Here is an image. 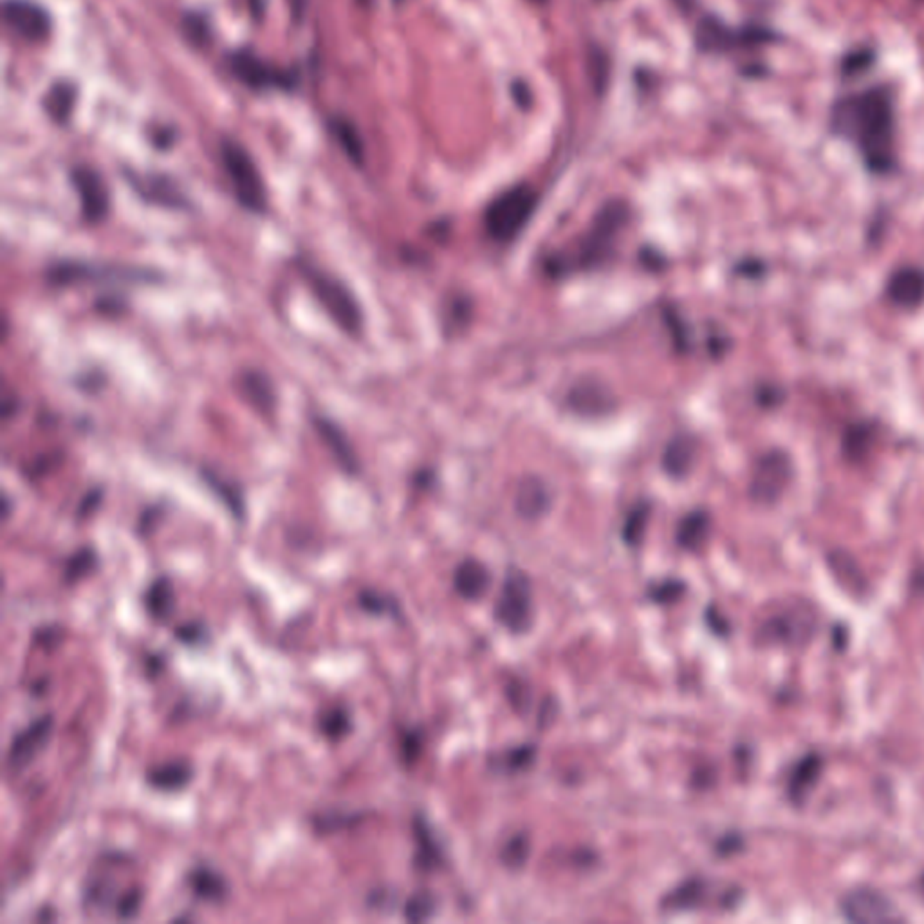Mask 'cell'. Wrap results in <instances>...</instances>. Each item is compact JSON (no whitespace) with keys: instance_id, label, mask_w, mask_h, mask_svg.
<instances>
[{"instance_id":"35","label":"cell","mask_w":924,"mask_h":924,"mask_svg":"<svg viewBox=\"0 0 924 924\" xmlns=\"http://www.w3.org/2000/svg\"><path fill=\"white\" fill-rule=\"evenodd\" d=\"M202 475H204L206 484L226 504V507L231 513H234L239 520H243V516H244V502H243V495L239 493V490L235 486H231L229 483L219 479L217 475L210 474V472H204Z\"/></svg>"},{"instance_id":"40","label":"cell","mask_w":924,"mask_h":924,"mask_svg":"<svg viewBox=\"0 0 924 924\" xmlns=\"http://www.w3.org/2000/svg\"><path fill=\"white\" fill-rule=\"evenodd\" d=\"M648 515H650V507L647 504H639L629 513L625 525H623V538L627 544L638 546L641 542L647 522H648Z\"/></svg>"},{"instance_id":"32","label":"cell","mask_w":924,"mask_h":924,"mask_svg":"<svg viewBox=\"0 0 924 924\" xmlns=\"http://www.w3.org/2000/svg\"><path fill=\"white\" fill-rule=\"evenodd\" d=\"M414 834L417 839V853H416V860H414L416 867L421 870L435 869L441 863L439 846H437L435 839L432 837L428 825L421 818H416V821H414Z\"/></svg>"},{"instance_id":"49","label":"cell","mask_w":924,"mask_h":924,"mask_svg":"<svg viewBox=\"0 0 924 924\" xmlns=\"http://www.w3.org/2000/svg\"><path fill=\"white\" fill-rule=\"evenodd\" d=\"M163 666H165V659H163V656H160V654L150 656V657L146 659V672H148V675H150V677H152V675H158V673L163 670Z\"/></svg>"},{"instance_id":"14","label":"cell","mask_w":924,"mask_h":924,"mask_svg":"<svg viewBox=\"0 0 924 924\" xmlns=\"http://www.w3.org/2000/svg\"><path fill=\"white\" fill-rule=\"evenodd\" d=\"M845 917L854 922H888L897 919L895 906L887 895L872 888H858L841 901Z\"/></svg>"},{"instance_id":"26","label":"cell","mask_w":924,"mask_h":924,"mask_svg":"<svg viewBox=\"0 0 924 924\" xmlns=\"http://www.w3.org/2000/svg\"><path fill=\"white\" fill-rule=\"evenodd\" d=\"M329 130H331L333 137L336 139L338 146L342 148V152L347 156V160L356 167H363L365 146H363V139H361L358 128L343 118H333L329 123Z\"/></svg>"},{"instance_id":"36","label":"cell","mask_w":924,"mask_h":924,"mask_svg":"<svg viewBox=\"0 0 924 924\" xmlns=\"http://www.w3.org/2000/svg\"><path fill=\"white\" fill-rule=\"evenodd\" d=\"M529 854H531V841H529V836L524 834V832H518L515 836H511L507 839V843L504 845L502 849V854H500V860L502 863L511 869V870H520L527 860H529Z\"/></svg>"},{"instance_id":"45","label":"cell","mask_w":924,"mask_h":924,"mask_svg":"<svg viewBox=\"0 0 924 924\" xmlns=\"http://www.w3.org/2000/svg\"><path fill=\"white\" fill-rule=\"evenodd\" d=\"M507 697L511 699V705L515 710L522 712L529 708V688L520 681H511L507 686Z\"/></svg>"},{"instance_id":"38","label":"cell","mask_w":924,"mask_h":924,"mask_svg":"<svg viewBox=\"0 0 924 924\" xmlns=\"http://www.w3.org/2000/svg\"><path fill=\"white\" fill-rule=\"evenodd\" d=\"M358 605L361 610H365L372 615H398L400 614V605L396 603V599L379 590H361L358 594Z\"/></svg>"},{"instance_id":"27","label":"cell","mask_w":924,"mask_h":924,"mask_svg":"<svg viewBox=\"0 0 924 924\" xmlns=\"http://www.w3.org/2000/svg\"><path fill=\"white\" fill-rule=\"evenodd\" d=\"M710 516L705 511H693L686 515L677 527V544L682 549L696 551L708 538Z\"/></svg>"},{"instance_id":"4","label":"cell","mask_w":924,"mask_h":924,"mask_svg":"<svg viewBox=\"0 0 924 924\" xmlns=\"http://www.w3.org/2000/svg\"><path fill=\"white\" fill-rule=\"evenodd\" d=\"M220 161L239 204L252 213H266V185L248 150L234 139H224L220 143Z\"/></svg>"},{"instance_id":"5","label":"cell","mask_w":924,"mask_h":924,"mask_svg":"<svg viewBox=\"0 0 924 924\" xmlns=\"http://www.w3.org/2000/svg\"><path fill=\"white\" fill-rule=\"evenodd\" d=\"M536 204L538 195L527 185L504 192L486 210L484 224L488 234L499 243L513 241L529 222Z\"/></svg>"},{"instance_id":"16","label":"cell","mask_w":924,"mask_h":924,"mask_svg":"<svg viewBox=\"0 0 924 924\" xmlns=\"http://www.w3.org/2000/svg\"><path fill=\"white\" fill-rule=\"evenodd\" d=\"M313 425H315V430L320 435L322 442L327 446V450L334 457V460L338 462V466L347 475H356L359 472V460L356 457V451H354L352 444L349 442L345 432L334 421H331L327 417H315Z\"/></svg>"},{"instance_id":"30","label":"cell","mask_w":924,"mask_h":924,"mask_svg":"<svg viewBox=\"0 0 924 924\" xmlns=\"http://www.w3.org/2000/svg\"><path fill=\"white\" fill-rule=\"evenodd\" d=\"M706 895V883L703 879H688L675 890L666 894L661 906L668 912H681L697 906Z\"/></svg>"},{"instance_id":"19","label":"cell","mask_w":924,"mask_h":924,"mask_svg":"<svg viewBox=\"0 0 924 924\" xmlns=\"http://www.w3.org/2000/svg\"><path fill=\"white\" fill-rule=\"evenodd\" d=\"M186 885L195 897L206 903H222L229 895L226 878L208 865H197L186 874Z\"/></svg>"},{"instance_id":"15","label":"cell","mask_w":924,"mask_h":924,"mask_svg":"<svg viewBox=\"0 0 924 924\" xmlns=\"http://www.w3.org/2000/svg\"><path fill=\"white\" fill-rule=\"evenodd\" d=\"M128 183L134 190L148 202L160 204L165 208H188V201L185 194L177 188V185L163 176H136L128 174Z\"/></svg>"},{"instance_id":"48","label":"cell","mask_w":924,"mask_h":924,"mask_svg":"<svg viewBox=\"0 0 924 924\" xmlns=\"http://www.w3.org/2000/svg\"><path fill=\"white\" fill-rule=\"evenodd\" d=\"M98 502H100V493H98V491H95V493H91L89 497H86V500H84V502L80 504V507H78V518H84V516L91 515V513L96 509Z\"/></svg>"},{"instance_id":"41","label":"cell","mask_w":924,"mask_h":924,"mask_svg":"<svg viewBox=\"0 0 924 924\" xmlns=\"http://www.w3.org/2000/svg\"><path fill=\"white\" fill-rule=\"evenodd\" d=\"M435 912V899L428 892H416L405 904V917L412 922H423Z\"/></svg>"},{"instance_id":"31","label":"cell","mask_w":924,"mask_h":924,"mask_svg":"<svg viewBox=\"0 0 924 924\" xmlns=\"http://www.w3.org/2000/svg\"><path fill=\"white\" fill-rule=\"evenodd\" d=\"M74 98H76L74 87L70 84H67V82H58V84H54L49 89V93L44 98L45 112L56 123H65L69 120L70 112H72Z\"/></svg>"},{"instance_id":"8","label":"cell","mask_w":924,"mask_h":924,"mask_svg":"<svg viewBox=\"0 0 924 924\" xmlns=\"http://www.w3.org/2000/svg\"><path fill=\"white\" fill-rule=\"evenodd\" d=\"M497 620L513 634H524L532 622V596L529 578L520 569H509L497 599Z\"/></svg>"},{"instance_id":"24","label":"cell","mask_w":924,"mask_h":924,"mask_svg":"<svg viewBox=\"0 0 924 924\" xmlns=\"http://www.w3.org/2000/svg\"><path fill=\"white\" fill-rule=\"evenodd\" d=\"M696 458V442L686 435L672 439L663 455V466L672 477H684Z\"/></svg>"},{"instance_id":"34","label":"cell","mask_w":924,"mask_h":924,"mask_svg":"<svg viewBox=\"0 0 924 924\" xmlns=\"http://www.w3.org/2000/svg\"><path fill=\"white\" fill-rule=\"evenodd\" d=\"M98 555L93 548H82L76 551L72 557L67 558L63 567V582L67 585H74L82 582L84 578L91 576L98 567Z\"/></svg>"},{"instance_id":"10","label":"cell","mask_w":924,"mask_h":924,"mask_svg":"<svg viewBox=\"0 0 924 924\" xmlns=\"http://www.w3.org/2000/svg\"><path fill=\"white\" fill-rule=\"evenodd\" d=\"M793 477L791 458L784 451H767L756 462L749 493L756 502L771 504L788 488Z\"/></svg>"},{"instance_id":"11","label":"cell","mask_w":924,"mask_h":924,"mask_svg":"<svg viewBox=\"0 0 924 924\" xmlns=\"http://www.w3.org/2000/svg\"><path fill=\"white\" fill-rule=\"evenodd\" d=\"M54 728V717L51 714L40 715L29 726L13 735L8 749V767L13 773H22L40 753L47 747Z\"/></svg>"},{"instance_id":"37","label":"cell","mask_w":924,"mask_h":924,"mask_svg":"<svg viewBox=\"0 0 924 924\" xmlns=\"http://www.w3.org/2000/svg\"><path fill=\"white\" fill-rule=\"evenodd\" d=\"M829 564H830V569L834 571L836 578L846 587V589H853V590H862L865 585L863 582V576L860 574L854 560H851L846 555L843 553H834L830 555L829 558Z\"/></svg>"},{"instance_id":"22","label":"cell","mask_w":924,"mask_h":924,"mask_svg":"<svg viewBox=\"0 0 924 924\" xmlns=\"http://www.w3.org/2000/svg\"><path fill=\"white\" fill-rule=\"evenodd\" d=\"M549 502H551L549 493L542 481L529 477L520 483V486L516 490L515 506H516V511L524 518H527V520L540 518L548 511Z\"/></svg>"},{"instance_id":"12","label":"cell","mask_w":924,"mask_h":924,"mask_svg":"<svg viewBox=\"0 0 924 924\" xmlns=\"http://www.w3.org/2000/svg\"><path fill=\"white\" fill-rule=\"evenodd\" d=\"M70 183L78 194L84 220L89 224L102 222L111 208L109 188L103 177L91 167H74L70 170Z\"/></svg>"},{"instance_id":"29","label":"cell","mask_w":924,"mask_h":924,"mask_svg":"<svg viewBox=\"0 0 924 924\" xmlns=\"http://www.w3.org/2000/svg\"><path fill=\"white\" fill-rule=\"evenodd\" d=\"M821 771V760L818 755H807L802 758L789 777V795L793 800L800 802L811 788L816 784Z\"/></svg>"},{"instance_id":"9","label":"cell","mask_w":924,"mask_h":924,"mask_svg":"<svg viewBox=\"0 0 924 924\" xmlns=\"http://www.w3.org/2000/svg\"><path fill=\"white\" fill-rule=\"evenodd\" d=\"M229 70L235 78L244 84L250 89L264 91V89H275L293 87V76L285 70L276 69L275 65L262 60L257 53L252 49H237L227 56Z\"/></svg>"},{"instance_id":"7","label":"cell","mask_w":924,"mask_h":924,"mask_svg":"<svg viewBox=\"0 0 924 924\" xmlns=\"http://www.w3.org/2000/svg\"><path fill=\"white\" fill-rule=\"evenodd\" d=\"M627 219H629V210L622 201H612V202L605 204L598 211V215L589 229V234L585 235V241L578 252L580 266L587 268V266L601 264L612 253L614 241L618 239V235L622 234L623 226L627 224Z\"/></svg>"},{"instance_id":"25","label":"cell","mask_w":924,"mask_h":924,"mask_svg":"<svg viewBox=\"0 0 924 924\" xmlns=\"http://www.w3.org/2000/svg\"><path fill=\"white\" fill-rule=\"evenodd\" d=\"M802 634H807L805 623L793 612L775 615L760 629V638L767 643H795Z\"/></svg>"},{"instance_id":"42","label":"cell","mask_w":924,"mask_h":924,"mask_svg":"<svg viewBox=\"0 0 924 924\" xmlns=\"http://www.w3.org/2000/svg\"><path fill=\"white\" fill-rule=\"evenodd\" d=\"M176 638L185 643V645H190V647H195V645H201L204 643L208 638H210V632L206 629L204 623L201 622H190V623H185L181 627L176 629Z\"/></svg>"},{"instance_id":"21","label":"cell","mask_w":924,"mask_h":924,"mask_svg":"<svg viewBox=\"0 0 924 924\" xmlns=\"http://www.w3.org/2000/svg\"><path fill=\"white\" fill-rule=\"evenodd\" d=\"M490 573L477 560H465L458 564L453 574V587L458 596L466 599H479L490 589Z\"/></svg>"},{"instance_id":"47","label":"cell","mask_w":924,"mask_h":924,"mask_svg":"<svg viewBox=\"0 0 924 924\" xmlns=\"http://www.w3.org/2000/svg\"><path fill=\"white\" fill-rule=\"evenodd\" d=\"M401 749H403V756H405V760L408 763L416 762V758H417V755L421 751V735L416 733V731L407 733L405 738H403V747Z\"/></svg>"},{"instance_id":"28","label":"cell","mask_w":924,"mask_h":924,"mask_svg":"<svg viewBox=\"0 0 924 924\" xmlns=\"http://www.w3.org/2000/svg\"><path fill=\"white\" fill-rule=\"evenodd\" d=\"M571 407L582 414H601L612 407L610 394L596 383H582L571 392Z\"/></svg>"},{"instance_id":"46","label":"cell","mask_w":924,"mask_h":924,"mask_svg":"<svg viewBox=\"0 0 924 924\" xmlns=\"http://www.w3.org/2000/svg\"><path fill=\"white\" fill-rule=\"evenodd\" d=\"M534 758V747L531 746H524V747H518V749H513L509 755H507V769H511V771H518V769H525L531 765Z\"/></svg>"},{"instance_id":"44","label":"cell","mask_w":924,"mask_h":924,"mask_svg":"<svg viewBox=\"0 0 924 924\" xmlns=\"http://www.w3.org/2000/svg\"><path fill=\"white\" fill-rule=\"evenodd\" d=\"M684 592V583L679 582V580H666L663 583H659L657 587L652 589L650 596L654 598V601H659V603H672L675 599H679Z\"/></svg>"},{"instance_id":"17","label":"cell","mask_w":924,"mask_h":924,"mask_svg":"<svg viewBox=\"0 0 924 924\" xmlns=\"http://www.w3.org/2000/svg\"><path fill=\"white\" fill-rule=\"evenodd\" d=\"M194 779V767L185 760H170L160 765L150 767L144 780L146 784L161 793H177L185 789Z\"/></svg>"},{"instance_id":"2","label":"cell","mask_w":924,"mask_h":924,"mask_svg":"<svg viewBox=\"0 0 924 924\" xmlns=\"http://www.w3.org/2000/svg\"><path fill=\"white\" fill-rule=\"evenodd\" d=\"M296 269L331 320L345 334L358 338L363 331V313L349 285L313 262L298 260Z\"/></svg>"},{"instance_id":"33","label":"cell","mask_w":924,"mask_h":924,"mask_svg":"<svg viewBox=\"0 0 924 924\" xmlns=\"http://www.w3.org/2000/svg\"><path fill=\"white\" fill-rule=\"evenodd\" d=\"M318 731L331 742H340L352 731V715L343 706H334L320 714Z\"/></svg>"},{"instance_id":"20","label":"cell","mask_w":924,"mask_h":924,"mask_svg":"<svg viewBox=\"0 0 924 924\" xmlns=\"http://www.w3.org/2000/svg\"><path fill=\"white\" fill-rule=\"evenodd\" d=\"M143 605L150 618L156 622H169L176 610V590L172 582L167 576L153 580L143 594Z\"/></svg>"},{"instance_id":"23","label":"cell","mask_w":924,"mask_h":924,"mask_svg":"<svg viewBox=\"0 0 924 924\" xmlns=\"http://www.w3.org/2000/svg\"><path fill=\"white\" fill-rule=\"evenodd\" d=\"M241 387L248 401L260 412H273L276 394L273 381L260 370H246L241 375Z\"/></svg>"},{"instance_id":"50","label":"cell","mask_w":924,"mask_h":924,"mask_svg":"<svg viewBox=\"0 0 924 924\" xmlns=\"http://www.w3.org/2000/svg\"><path fill=\"white\" fill-rule=\"evenodd\" d=\"M35 919H37V920H44V922H49V920H54L56 917H54V912H53V910H51L49 906H45V908H42V910L38 912V915H37Z\"/></svg>"},{"instance_id":"6","label":"cell","mask_w":924,"mask_h":924,"mask_svg":"<svg viewBox=\"0 0 924 924\" xmlns=\"http://www.w3.org/2000/svg\"><path fill=\"white\" fill-rule=\"evenodd\" d=\"M130 863V858L125 854H103L98 863L87 874L82 885V906L87 912L107 913L112 912L116 915L121 899L132 888L120 887L116 874Z\"/></svg>"},{"instance_id":"43","label":"cell","mask_w":924,"mask_h":924,"mask_svg":"<svg viewBox=\"0 0 924 924\" xmlns=\"http://www.w3.org/2000/svg\"><path fill=\"white\" fill-rule=\"evenodd\" d=\"M183 31L197 45L206 44L208 38H210V26L206 24V21L202 17L186 15L185 21H183Z\"/></svg>"},{"instance_id":"13","label":"cell","mask_w":924,"mask_h":924,"mask_svg":"<svg viewBox=\"0 0 924 924\" xmlns=\"http://www.w3.org/2000/svg\"><path fill=\"white\" fill-rule=\"evenodd\" d=\"M3 13L6 24L29 42H42L51 33L49 13L31 0H4Z\"/></svg>"},{"instance_id":"39","label":"cell","mask_w":924,"mask_h":924,"mask_svg":"<svg viewBox=\"0 0 924 924\" xmlns=\"http://www.w3.org/2000/svg\"><path fill=\"white\" fill-rule=\"evenodd\" d=\"M359 820H361V814H356V813L329 811L324 814H317L313 818V827L318 834H331V832L347 829L351 825H356Z\"/></svg>"},{"instance_id":"18","label":"cell","mask_w":924,"mask_h":924,"mask_svg":"<svg viewBox=\"0 0 924 924\" xmlns=\"http://www.w3.org/2000/svg\"><path fill=\"white\" fill-rule=\"evenodd\" d=\"M888 296L901 307H917L924 300V271L915 266L897 269L888 280Z\"/></svg>"},{"instance_id":"1","label":"cell","mask_w":924,"mask_h":924,"mask_svg":"<svg viewBox=\"0 0 924 924\" xmlns=\"http://www.w3.org/2000/svg\"><path fill=\"white\" fill-rule=\"evenodd\" d=\"M834 128L853 139L867 167L887 172L894 165V107L883 89L841 100L832 114Z\"/></svg>"},{"instance_id":"3","label":"cell","mask_w":924,"mask_h":924,"mask_svg":"<svg viewBox=\"0 0 924 924\" xmlns=\"http://www.w3.org/2000/svg\"><path fill=\"white\" fill-rule=\"evenodd\" d=\"M45 280L54 287L80 284H150L160 280V273L130 266L60 260L47 268Z\"/></svg>"}]
</instances>
